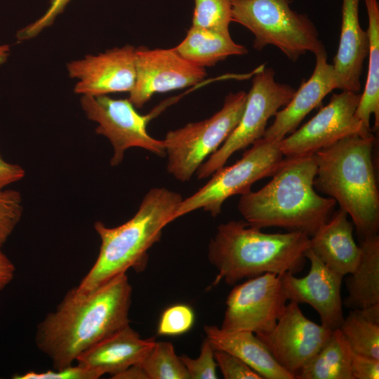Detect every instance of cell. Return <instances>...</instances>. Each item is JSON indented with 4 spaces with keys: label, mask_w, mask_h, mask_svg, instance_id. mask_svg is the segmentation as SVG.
I'll use <instances>...</instances> for the list:
<instances>
[{
    "label": "cell",
    "mask_w": 379,
    "mask_h": 379,
    "mask_svg": "<svg viewBox=\"0 0 379 379\" xmlns=\"http://www.w3.org/2000/svg\"><path fill=\"white\" fill-rule=\"evenodd\" d=\"M207 75L175 50L145 46L135 48V81L128 98L135 107L142 108L155 93L197 85Z\"/></svg>",
    "instance_id": "obj_14"
},
{
    "label": "cell",
    "mask_w": 379,
    "mask_h": 379,
    "mask_svg": "<svg viewBox=\"0 0 379 379\" xmlns=\"http://www.w3.org/2000/svg\"><path fill=\"white\" fill-rule=\"evenodd\" d=\"M214 357L225 379H263L246 363L227 352L214 350Z\"/></svg>",
    "instance_id": "obj_32"
},
{
    "label": "cell",
    "mask_w": 379,
    "mask_h": 379,
    "mask_svg": "<svg viewBox=\"0 0 379 379\" xmlns=\"http://www.w3.org/2000/svg\"><path fill=\"white\" fill-rule=\"evenodd\" d=\"M24 175L25 171L20 166L6 162L0 154V187L16 182Z\"/></svg>",
    "instance_id": "obj_36"
},
{
    "label": "cell",
    "mask_w": 379,
    "mask_h": 379,
    "mask_svg": "<svg viewBox=\"0 0 379 379\" xmlns=\"http://www.w3.org/2000/svg\"><path fill=\"white\" fill-rule=\"evenodd\" d=\"M360 98L361 93L352 91L333 93L314 117L280 140L284 156L312 155L345 137L373 135L355 115Z\"/></svg>",
    "instance_id": "obj_11"
},
{
    "label": "cell",
    "mask_w": 379,
    "mask_h": 379,
    "mask_svg": "<svg viewBox=\"0 0 379 379\" xmlns=\"http://www.w3.org/2000/svg\"><path fill=\"white\" fill-rule=\"evenodd\" d=\"M155 342L154 338H142L128 324L92 345L76 361L96 379L106 373L113 376L140 364Z\"/></svg>",
    "instance_id": "obj_18"
},
{
    "label": "cell",
    "mask_w": 379,
    "mask_h": 379,
    "mask_svg": "<svg viewBox=\"0 0 379 379\" xmlns=\"http://www.w3.org/2000/svg\"><path fill=\"white\" fill-rule=\"evenodd\" d=\"M360 0H343L339 45L333 58L337 89L359 93L364 62L369 48L367 31L360 25Z\"/></svg>",
    "instance_id": "obj_19"
},
{
    "label": "cell",
    "mask_w": 379,
    "mask_h": 379,
    "mask_svg": "<svg viewBox=\"0 0 379 379\" xmlns=\"http://www.w3.org/2000/svg\"><path fill=\"white\" fill-rule=\"evenodd\" d=\"M112 378L119 379H147L140 364L133 365L124 371L113 375Z\"/></svg>",
    "instance_id": "obj_38"
},
{
    "label": "cell",
    "mask_w": 379,
    "mask_h": 379,
    "mask_svg": "<svg viewBox=\"0 0 379 379\" xmlns=\"http://www.w3.org/2000/svg\"><path fill=\"white\" fill-rule=\"evenodd\" d=\"M183 58L205 68L232 55L248 53L247 48L235 43L230 34L191 26L185 38L173 48Z\"/></svg>",
    "instance_id": "obj_23"
},
{
    "label": "cell",
    "mask_w": 379,
    "mask_h": 379,
    "mask_svg": "<svg viewBox=\"0 0 379 379\" xmlns=\"http://www.w3.org/2000/svg\"><path fill=\"white\" fill-rule=\"evenodd\" d=\"M10 52V48L8 45H2L0 46V65L4 63L8 55Z\"/></svg>",
    "instance_id": "obj_39"
},
{
    "label": "cell",
    "mask_w": 379,
    "mask_h": 379,
    "mask_svg": "<svg viewBox=\"0 0 379 379\" xmlns=\"http://www.w3.org/2000/svg\"><path fill=\"white\" fill-rule=\"evenodd\" d=\"M182 200L176 192L154 187L145 194L135 214L125 223L111 228L96 222L94 227L101 240L99 255L79 286L72 289V293L84 296L130 268L144 270L147 251L159 241L163 229L176 219Z\"/></svg>",
    "instance_id": "obj_3"
},
{
    "label": "cell",
    "mask_w": 379,
    "mask_h": 379,
    "mask_svg": "<svg viewBox=\"0 0 379 379\" xmlns=\"http://www.w3.org/2000/svg\"><path fill=\"white\" fill-rule=\"evenodd\" d=\"M368 27V65L366 85L355 115L365 128L372 131L371 116H374L373 130L379 127V6L377 0H365Z\"/></svg>",
    "instance_id": "obj_24"
},
{
    "label": "cell",
    "mask_w": 379,
    "mask_h": 379,
    "mask_svg": "<svg viewBox=\"0 0 379 379\" xmlns=\"http://www.w3.org/2000/svg\"><path fill=\"white\" fill-rule=\"evenodd\" d=\"M309 248L304 233H265L245 220H230L217 227L208 258L218 271L214 284L233 285L265 273L295 274L303 270Z\"/></svg>",
    "instance_id": "obj_4"
},
{
    "label": "cell",
    "mask_w": 379,
    "mask_h": 379,
    "mask_svg": "<svg viewBox=\"0 0 379 379\" xmlns=\"http://www.w3.org/2000/svg\"><path fill=\"white\" fill-rule=\"evenodd\" d=\"M132 287L126 273L84 296L69 291L38 324L35 343L53 368L70 366L94 344L129 324Z\"/></svg>",
    "instance_id": "obj_1"
},
{
    "label": "cell",
    "mask_w": 379,
    "mask_h": 379,
    "mask_svg": "<svg viewBox=\"0 0 379 379\" xmlns=\"http://www.w3.org/2000/svg\"><path fill=\"white\" fill-rule=\"evenodd\" d=\"M147 379H189L187 369L170 342H155L140 364Z\"/></svg>",
    "instance_id": "obj_27"
},
{
    "label": "cell",
    "mask_w": 379,
    "mask_h": 379,
    "mask_svg": "<svg viewBox=\"0 0 379 379\" xmlns=\"http://www.w3.org/2000/svg\"><path fill=\"white\" fill-rule=\"evenodd\" d=\"M22 211L20 194L0 187V247L6 242L19 222Z\"/></svg>",
    "instance_id": "obj_30"
},
{
    "label": "cell",
    "mask_w": 379,
    "mask_h": 379,
    "mask_svg": "<svg viewBox=\"0 0 379 379\" xmlns=\"http://www.w3.org/2000/svg\"><path fill=\"white\" fill-rule=\"evenodd\" d=\"M271 67L259 69L252 79L241 117L230 136L197 170L203 180L224 166L232 155L263 137L269 119L293 97L295 89L277 82Z\"/></svg>",
    "instance_id": "obj_9"
},
{
    "label": "cell",
    "mask_w": 379,
    "mask_h": 379,
    "mask_svg": "<svg viewBox=\"0 0 379 379\" xmlns=\"http://www.w3.org/2000/svg\"><path fill=\"white\" fill-rule=\"evenodd\" d=\"M14 273V265L1 251L0 247V291L12 281Z\"/></svg>",
    "instance_id": "obj_37"
},
{
    "label": "cell",
    "mask_w": 379,
    "mask_h": 379,
    "mask_svg": "<svg viewBox=\"0 0 379 379\" xmlns=\"http://www.w3.org/2000/svg\"><path fill=\"white\" fill-rule=\"evenodd\" d=\"M333 331L307 319L298 303L289 301L274 327L268 333L255 335L277 363L295 379Z\"/></svg>",
    "instance_id": "obj_13"
},
{
    "label": "cell",
    "mask_w": 379,
    "mask_h": 379,
    "mask_svg": "<svg viewBox=\"0 0 379 379\" xmlns=\"http://www.w3.org/2000/svg\"><path fill=\"white\" fill-rule=\"evenodd\" d=\"M353 351L339 328L335 329L324 347L299 371L298 379H353Z\"/></svg>",
    "instance_id": "obj_25"
},
{
    "label": "cell",
    "mask_w": 379,
    "mask_h": 379,
    "mask_svg": "<svg viewBox=\"0 0 379 379\" xmlns=\"http://www.w3.org/2000/svg\"><path fill=\"white\" fill-rule=\"evenodd\" d=\"M71 0H51L50 6L45 13L34 22L27 25L17 32L18 40H28L36 36L43 29L51 26L57 16L62 13Z\"/></svg>",
    "instance_id": "obj_33"
},
{
    "label": "cell",
    "mask_w": 379,
    "mask_h": 379,
    "mask_svg": "<svg viewBox=\"0 0 379 379\" xmlns=\"http://www.w3.org/2000/svg\"><path fill=\"white\" fill-rule=\"evenodd\" d=\"M284 159L280 140L263 137L255 140L252 147L244 152L241 159L231 166L218 169L204 186L182 199L175 218L201 208L212 217H216L228 198L248 193L255 182L272 176Z\"/></svg>",
    "instance_id": "obj_8"
},
{
    "label": "cell",
    "mask_w": 379,
    "mask_h": 379,
    "mask_svg": "<svg viewBox=\"0 0 379 379\" xmlns=\"http://www.w3.org/2000/svg\"><path fill=\"white\" fill-rule=\"evenodd\" d=\"M351 371L353 379H378L379 360L353 352Z\"/></svg>",
    "instance_id": "obj_35"
},
{
    "label": "cell",
    "mask_w": 379,
    "mask_h": 379,
    "mask_svg": "<svg viewBox=\"0 0 379 379\" xmlns=\"http://www.w3.org/2000/svg\"><path fill=\"white\" fill-rule=\"evenodd\" d=\"M232 22L250 30L253 48H278L292 62L311 52L325 50L318 31L310 19L290 7L291 0H230Z\"/></svg>",
    "instance_id": "obj_6"
},
{
    "label": "cell",
    "mask_w": 379,
    "mask_h": 379,
    "mask_svg": "<svg viewBox=\"0 0 379 379\" xmlns=\"http://www.w3.org/2000/svg\"><path fill=\"white\" fill-rule=\"evenodd\" d=\"M180 358L187 369L190 379L218 378L214 349L208 339L206 338L204 340L198 357L192 359L182 354Z\"/></svg>",
    "instance_id": "obj_31"
},
{
    "label": "cell",
    "mask_w": 379,
    "mask_h": 379,
    "mask_svg": "<svg viewBox=\"0 0 379 379\" xmlns=\"http://www.w3.org/2000/svg\"><path fill=\"white\" fill-rule=\"evenodd\" d=\"M194 322L192 309L185 304L166 308L161 315L157 333L161 335H178L191 329Z\"/></svg>",
    "instance_id": "obj_29"
},
{
    "label": "cell",
    "mask_w": 379,
    "mask_h": 379,
    "mask_svg": "<svg viewBox=\"0 0 379 379\" xmlns=\"http://www.w3.org/2000/svg\"><path fill=\"white\" fill-rule=\"evenodd\" d=\"M314 55L316 62L312 75L307 80L303 79L290 102L275 114L263 138L281 140L294 132L303 119L337 88L333 67L328 62L326 50Z\"/></svg>",
    "instance_id": "obj_17"
},
{
    "label": "cell",
    "mask_w": 379,
    "mask_h": 379,
    "mask_svg": "<svg viewBox=\"0 0 379 379\" xmlns=\"http://www.w3.org/2000/svg\"><path fill=\"white\" fill-rule=\"evenodd\" d=\"M230 0H194L192 26L230 34Z\"/></svg>",
    "instance_id": "obj_28"
},
{
    "label": "cell",
    "mask_w": 379,
    "mask_h": 379,
    "mask_svg": "<svg viewBox=\"0 0 379 379\" xmlns=\"http://www.w3.org/2000/svg\"><path fill=\"white\" fill-rule=\"evenodd\" d=\"M246 96L243 91L230 93L222 108L208 119L168 131L163 140L168 173L179 181H189L235 128L244 112Z\"/></svg>",
    "instance_id": "obj_7"
},
{
    "label": "cell",
    "mask_w": 379,
    "mask_h": 379,
    "mask_svg": "<svg viewBox=\"0 0 379 379\" xmlns=\"http://www.w3.org/2000/svg\"><path fill=\"white\" fill-rule=\"evenodd\" d=\"M360 260L346 281L345 305L362 309L379 305V235L362 238Z\"/></svg>",
    "instance_id": "obj_22"
},
{
    "label": "cell",
    "mask_w": 379,
    "mask_h": 379,
    "mask_svg": "<svg viewBox=\"0 0 379 379\" xmlns=\"http://www.w3.org/2000/svg\"><path fill=\"white\" fill-rule=\"evenodd\" d=\"M17 379H96L89 371L81 366H70L59 370H49L37 373L29 371L23 375H15Z\"/></svg>",
    "instance_id": "obj_34"
},
{
    "label": "cell",
    "mask_w": 379,
    "mask_h": 379,
    "mask_svg": "<svg viewBox=\"0 0 379 379\" xmlns=\"http://www.w3.org/2000/svg\"><path fill=\"white\" fill-rule=\"evenodd\" d=\"M206 338L214 350L227 352L246 363L265 379H295L274 359L265 345L251 331H226L204 326Z\"/></svg>",
    "instance_id": "obj_21"
},
{
    "label": "cell",
    "mask_w": 379,
    "mask_h": 379,
    "mask_svg": "<svg viewBox=\"0 0 379 379\" xmlns=\"http://www.w3.org/2000/svg\"><path fill=\"white\" fill-rule=\"evenodd\" d=\"M305 257L310 261V269L305 277H297L288 272L280 275L287 300L310 305L318 313L322 325L337 329L344 319L343 277L327 267L311 250L307 251Z\"/></svg>",
    "instance_id": "obj_16"
},
{
    "label": "cell",
    "mask_w": 379,
    "mask_h": 379,
    "mask_svg": "<svg viewBox=\"0 0 379 379\" xmlns=\"http://www.w3.org/2000/svg\"><path fill=\"white\" fill-rule=\"evenodd\" d=\"M70 78L78 79L74 91L88 95L130 92L135 81V48L126 45L67 65Z\"/></svg>",
    "instance_id": "obj_15"
},
{
    "label": "cell",
    "mask_w": 379,
    "mask_h": 379,
    "mask_svg": "<svg viewBox=\"0 0 379 379\" xmlns=\"http://www.w3.org/2000/svg\"><path fill=\"white\" fill-rule=\"evenodd\" d=\"M314 154L286 157L272 180L241 195L238 210L254 227H277L312 237L333 213L336 201L317 193Z\"/></svg>",
    "instance_id": "obj_2"
},
{
    "label": "cell",
    "mask_w": 379,
    "mask_h": 379,
    "mask_svg": "<svg viewBox=\"0 0 379 379\" xmlns=\"http://www.w3.org/2000/svg\"><path fill=\"white\" fill-rule=\"evenodd\" d=\"M80 102L87 118L98 123L96 133L107 138L113 147L112 166L121 163L125 151L131 147H140L158 157L166 155L163 140L151 137L147 131L148 123L163 106L142 115L128 99L82 95Z\"/></svg>",
    "instance_id": "obj_10"
},
{
    "label": "cell",
    "mask_w": 379,
    "mask_h": 379,
    "mask_svg": "<svg viewBox=\"0 0 379 379\" xmlns=\"http://www.w3.org/2000/svg\"><path fill=\"white\" fill-rule=\"evenodd\" d=\"M338 328L354 352L379 360V305L352 309Z\"/></svg>",
    "instance_id": "obj_26"
},
{
    "label": "cell",
    "mask_w": 379,
    "mask_h": 379,
    "mask_svg": "<svg viewBox=\"0 0 379 379\" xmlns=\"http://www.w3.org/2000/svg\"><path fill=\"white\" fill-rule=\"evenodd\" d=\"M288 301L280 275L265 273L235 286L226 300L221 326L226 331L270 332Z\"/></svg>",
    "instance_id": "obj_12"
},
{
    "label": "cell",
    "mask_w": 379,
    "mask_h": 379,
    "mask_svg": "<svg viewBox=\"0 0 379 379\" xmlns=\"http://www.w3.org/2000/svg\"><path fill=\"white\" fill-rule=\"evenodd\" d=\"M373 135H353L314 154V187L333 199L361 239L379 229V193L373 162Z\"/></svg>",
    "instance_id": "obj_5"
},
{
    "label": "cell",
    "mask_w": 379,
    "mask_h": 379,
    "mask_svg": "<svg viewBox=\"0 0 379 379\" xmlns=\"http://www.w3.org/2000/svg\"><path fill=\"white\" fill-rule=\"evenodd\" d=\"M339 208L310 237L309 249L330 270L344 277L354 272L361 250L353 237V224Z\"/></svg>",
    "instance_id": "obj_20"
}]
</instances>
